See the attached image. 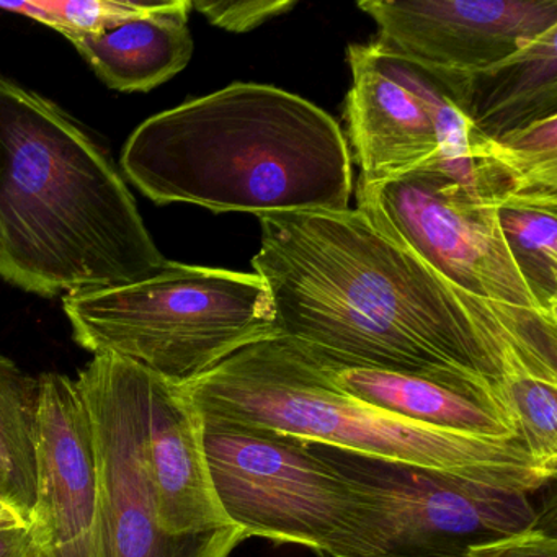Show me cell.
Segmentation results:
<instances>
[{
    "label": "cell",
    "instance_id": "cell-20",
    "mask_svg": "<svg viewBox=\"0 0 557 557\" xmlns=\"http://www.w3.org/2000/svg\"><path fill=\"white\" fill-rule=\"evenodd\" d=\"M478 151L510 172L520 187L518 197L557 198V116L497 141L475 135L472 154Z\"/></svg>",
    "mask_w": 557,
    "mask_h": 557
},
{
    "label": "cell",
    "instance_id": "cell-10",
    "mask_svg": "<svg viewBox=\"0 0 557 557\" xmlns=\"http://www.w3.org/2000/svg\"><path fill=\"white\" fill-rule=\"evenodd\" d=\"M357 208L453 288L492 305L537 311L505 246L497 207L479 203L442 172L357 187Z\"/></svg>",
    "mask_w": 557,
    "mask_h": 557
},
{
    "label": "cell",
    "instance_id": "cell-8",
    "mask_svg": "<svg viewBox=\"0 0 557 557\" xmlns=\"http://www.w3.org/2000/svg\"><path fill=\"white\" fill-rule=\"evenodd\" d=\"M148 377L133 361L96 355L76 381L99 462L90 557H230L249 540L237 524L195 534L161 527L149 465Z\"/></svg>",
    "mask_w": 557,
    "mask_h": 557
},
{
    "label": "cell",
    "instance_id": "cell-11",
    "mask_svg": "<svg viewBox=\"0 0 557 557\" xmlns=\"http://www.w3.org/2000/svg\"><path fill=\"white\" fill-rule=\"evenodd\" d=\"M381 53L455 74L491 70L557 28V0H363Z\"/></svg>",
    "mask_w": 557,
    "mask_h": 557
},
{
    "label": "cell",
    "instance_id": "cell-23",
    "mask_svg": "<svg viewBox=\"0 0 557 557\" xmlns=\"http://www.w3.org/2000/svg\"><path fill=\"white\" fill-rule=\"evenodd\" d=\"M465 557H557V540L533 527L469 547Z\"/></svg>",
    "mask_w": 557,
    "mask_h": 557
},
{
    "label": "cell",
    "instance_id": "cell-1",
    "mask_svg": "<svg viewBox=\"0 0 557 557\" xmlns=\"http://www.w3.org/2000/svg\"><path fill=\"white\" fill-rule=\"evenodd\" d=\"M257 220L262 237L253 273L272 293L278 335L334 363L455 371L498 393L500 358L451 285L363 211H286Z\"/></svg>",
    "mask_w": 557,
    "mask_h": 557
},
{
    "label": "cell",
    "instance_id": "cell-3",
    "mask_svg": "<svg viewBox=\"0 0 557 557\" xmlns=\"http://www.w3.org/2000/svg\"><path fill=\"white\" fill-rule=\"evenodd\" d=\"M122 171L156 205L213 213L350 210L347 136L296 94L234 83L151 116L129 136Z\"/></svg>",
    "mask_w": 557,
    "mask_h": 557
},
{
    "label": "cell",
    "instance_id": "cell-2",
    "mask_svg": "<svg viewBox=\"0 0 557 557\" xmlns=\"http://www.w3.org/2000/svg\"><path fill=\"white\" fill-rule=\"evenodd\" d=\"M165 262L112 158L57 103L0 74V278L54 298Z\"/></svg>",
    "mask_w": 557,
    "mask_h": 557
},
{
    "label": "cell",
    "instance_id": "cell-9",
    "mask_svg": "<svg viewBox=\"0 0 557 557\" xmlns=\"http://www.w3.org/2000/svg\"><path fill=\"white\" fill-rule=\"evenodd\" d=\"M311 443L376 498L383 557H465L469 547L537 524L527 492Z\"/></svg>",
    "mask_w": 557,
    "mask_h": 557
},
{
    "label": "cell",
    "instance_id": "cell-19",
    "mask_svg": "<svg viewBox=\"0 0 557 557\" xmlns=\"http://www.w3.org/2000/svg\"><path fill=\"white\" fill-rule=\"evenodd\" d=\"M500 364L498 394L518 433L536 458L557 466V383L534 374L511 347Z\"/></svg>",
    "mask_w": 557,
    "mask_h": 557
},
{
    "label": "cell",
    "instance_id": "cell-12",
    "mask_svg": "<svg viewBox=\"0 0 557 557\" xmlns=\"http://www.w3.org/2000/svg\"><path fill=\"white\" fill-rule=\"evenodd\" d=\"M35 536L45 557H90L99 462L89 407L76 381L38 380Z\"/></svg>",
    "mask_w": 557,
    "mask_h": 557
},
{
    "label": "cell",
    "instance_id": "cell-16",
    "mask_svg": "<svg viewBox=\"0 0 557 557\" xmlns=\"http://www.w3.org/2000/svg\"><path fill=\"white\" fill-rule=\"evenodd\" d=\"M462 112L488 141L557 116V28L491 70L465 74Z\"/></svg>",
    "mask_w": 557,
    "mask_h": 557
},
{
    "label": "cell",
    "instance_id": "cell-22",
    "mask_svg": "<svg viewBox=\"0 0 557 557\" xmlns=\"http://www.w3.org/2000/svg\"><path fill=\"white\" fill-rule=\"evenodd\" d=\"M296 8L293 0H240V2H191L208 18L210 24L233 32L246 34L272 18L280 17Z\"/></svg>",
    "mask_w": 557,
    "mask_h": 557
},
{
    "label": "cell",
    "instance_id": "cell-5",
    "mask_svg": "<svg viewBox=\"0 0 557 557\" xmlns=\"http://www.w3.org/2000/svg\"><path fill=\"white\" fill-rule=\"evenodd\" d=\"M74 341L187 383L240 348L278 337L275 305L257 273L165 262L148 278L63 296Z\"/></svg>",
    "mask_w": 557,
    "mask_h": 557
},
{
    "label": "cell",
    "instance_id": "cell-6",
    "mask_svg": "<svg viewBox=\"0 0 557 557\" xmlns=\"http://www.w3.org/2000/svg\"><path fill=\"white\" fill-rule=\"evenodd\" d=\"M218 500L247 536L332 557H383V518L370 488L308 440L203 417Z\"/></svg>",
    "mask_w": 557,
    "mask_h": 557
},
{
    "label": "cell",
    "instance_id": "cell-15",
    "mask_svg": "<svg viewBox=\"0 0 557 557\" xmlns=\"http://www.w3.org/2000/svg\"><path fill=\"white\" fill-rule=\"evenodd\" d=\"M190 0L162 2L146 17L125 22L97 37L79 38L73 45L110 89L149 92L190 63Z\"/></svg>",
    "mask_w": 557,
    "mask_h": 557
},
{
    "label": "cell",
    "instance_id": "cell-18",
    "mask_svg": "<svg viewBox=\"0 0 557 557\" xmlns=\"http://www.w3.org/2000/svg\"><path fill=\"white\" fill-rule=\"evenodd\" d=\"M497 220L537 311L557 319V198H510L497 208Z\"/></svg>",
    "mask_w": 557,
    "mask_h": 557
},
{
    "label": "cell",
    "instance_id": "cell-25",
    "mask_svg": "<svg viewBox=\"0 0 557 557\" xmlns=\"http://www.w3.org/2000/svg\"><path fill=\"white\" fill-rule=\"evenodd\" d=\"M28 524L4 498L0 497V530L5 528L24 527Z\"/></svg>",
    "mask_w": 557,
    "mask_h": 557
},
{
    "label": "cell",
    "instance_id": "cell-14",
    "mask_svg": "<svg viewBox=\"0 0 557 557\" xmlns=\"http://www.w3.org/2000/svg\"><path fill=\"white\" fill-rule=\"evenodd\" d=\"M148 446L161 527L171 534L230 527L208 468L203 420L181 384L149 371Z\"/></svg>",
    "mask_w": 557,
    "mask_h": 557
},
{
    "label": "cell",
    "instance_id": "cell-4",
    "mask_svg": "<svg viewBox=\"0 0 557 557\" xmlns=\"http://www.w3.org/2000/svg\"><path fill=\"white\" fill-rule=\"evenodd\" d=\"M181 386L200 416L370 458L527 494L556 478L557 466L536 458L520 435L488 438L433 429L342 393L295 342L282 335L240 348Z\"/></svg>",
    "mask_w": 557,
    "mask_h": 557
},
{
    "label": "cell",
    "instance_id": "cell-7",
    "mask_svg": "<svg viewBox=\"0 0 557 557\" xmlns=\"http://www.w3.org/2000/svg\"><path fill=\"white\" fill-rule=\"evenodd\" d=\"M347 143L358 187L377 188L436 171L465 188L475 177L472 128L462 112L465 74L430 70L373 45L348 47Z\"/></svg>",
    "mask_w": 557,
    "mask_h": 557
},
{
    "label": "cell",
    "instance_id": "cell-21",
    "mask_svg": "<svg viewBox=\"0 0 557 557\" xmlns=\"http://www.w3.org/2000/svg\"><path fill=\"white\" fill-rule=\"evenodd\" d=\"M162 2H123V0H28L0 2V11L34 18L73 41L97 37L125 22L146 17L161 8Z\"/></svg>",
    "mask_w": 557,
    "mask_h": 557
},
{
    "label": "cell",
    "instance_id": "cell-26",
    "mask_svg": "<svg viewBox=\"0 0 557 557\" xmlns=\"http://www.w3.org/2000/svg\"><path fill=\"white\" fill-rule=\"evenodd\" d=\"M41 557H45V554H41Z\"/></svg>",
    "mask_w": 557,
    "mask_h": 557
},
{
    "label": "cell",
    "instance_id": "cell-13",
    "mask_svg": "<svg viewBox=\"0 0 557 557\" xmlns=\"http://www.w3.org/2000/svg\"><path fill=\"white\" fill-rule=\"evenodd\" d=\"M301 350L332 386L403 419L488 438L520 435L497 389L487 381L455 371L400 373L347 367Z\"/></svg>",
    "mask_w": 557,
    "mask_h": 557
},
{
    "label": "cell",
    "instance_id": "cell-24",
    "mask_svg": "<svg viewBox=\"0 0 557 557\" xmlns=\"http://www.w3.org/2000/svg\"><path fill=\"white\" fill-rule=\"evenodd\" d=\"M41 554L30 524L0 530V557H41Z\"/></svg>",
    "mask_w": 557,
    "mask_h": 557
},
{
    "label": "cell",
    "instance_id": "cell-17",
    "mask_svg": "<svg viewBox=\"0 0 557 557\" xmlns=\"http://www.w3.org/2000/svg\"><path fill=\"white\" fill-rule=\"evenodd\" d=\"M38 380L0 355V497L32 527L37 504Z\"/></svg>",
    "mask_w": 557,
    "mask_h": 557
}]
</instances>
